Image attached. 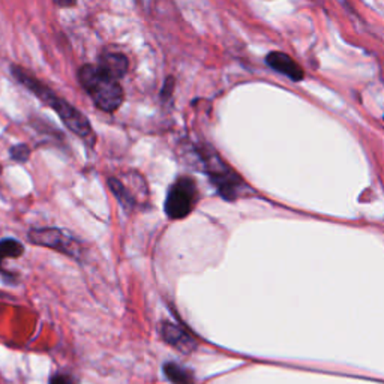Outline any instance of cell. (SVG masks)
<instances>
[{
    "instance_id": "obj_6",
    "label": "cell",
    "mask_w": 384,
    "mask_h": 384,
    "mask_svg": "<svg viewBox=\"0 0 384 384\" xmlns=\"http://www.w3.org/2000/svg\"><path fill=\"white\" fill-rule=\"evenodd\" d=\"M98 66L107 75L119 81L126 75L130 62H128V57L123 53H119V51H104L99 56Z\"/></svg>"
},
{
    "instance_id": "obj_16",
    "label": "cell",
    "mask_w": 384,
    "mask_h": 384,
    "mask_svg": "<svg viewBox=\"0 0 384 384\" xmlns=\"http://www.w3.org/2000/svg\"><path fill=\"white\" fill-rule=\"evenodd\" d=\"M0 264H2V257H0Z\"/></svg>"
},
{
    "instance_id": "obj_3",
    "label": "cell",
    "mask_w": 384,
    "mask_h": 384,
    "mask_svg": "<svg viewBox=\"0 0 384 384\" xmlns=\"http://www.w3.org/2000/svg\"><path fill=\"white\" fill-rule=\"evenodd\" d=\"M199 200L197 183L190 176H181L170 186L165 199V215L170 219H183L194 210Z\"/></svg>"
},
{
    "instance_id": "obj_2",
    "label": "cell",
    "mask_w": 384,
    "mask_h": 384,
    "mask_svg": "<svg viewBox=\"0 0 384 384\" xmlns=\"http://www.w3.org/2000/svg\"><path fill=\"white\" fill-rule=\"evenodd\" d=\"M77 77L93 104L102 112L114 113L123 104L125 93L122 86L102 71L98 65H83Z\"/></svg>"
},
{
    "instance_id": "obj_4",
    "label": "cell",
    "mask_w": 384,
    "mask_h": 384,
    "mask_svg": "<svg viewBox=\"0 0 384 384\" xmlns=\"http://www.w3.org/2000/svg\"><path fill=\"white\" fill-rule=\"evenodd\" d=\"M28 239L30 243L42 246V248L54 250L75 260L81 259L83 250L80 242L61 228H53V227L33 228L28 233Z\"/></svg>"
},
{
    "instance_id": "obj_5",
    "label": "cell",
    "mask_w": 384,
    "mask_h": 384,
    "mask_svg": "<svg viewBox=\"0 0 384 384\" xmlns=\"http://www.w3.org/2000/svg\"><path fill=\"white\" fill-rule=\"evenodd\" d=\"M201 159L210 181L218 188L219 194L225 200H234L239 195V186L242 185V179H239L233 170L225 165L224 161H221L215 153H201Z\"/></svg>"
},
{
    "instance_id": "obj_10",
    "label": "cell",
    "mask_w": 384,
    "mask_h": 384,
    "mask_svg": "<svg viewBox=\"0 0 384 384\" xmlns=\"http://www.w3.org/2000/svg\"><path fill=\"white\" fill-rule=\"evenodd\" d=\"M164 372L167 378L173 384H194V375L190 370L183 368L179 363L168 362L164 366Z\"/></svg>"
},
{
    "instance_id": "obj_8",
    "label": "cell",
    "mask_w": 384,
    "mask_h": 384,
    "mask_svg": "<svg viewBox=\"0 0 384 384\" xmlns=\"http://www.w3.org/2000/svg\"><path fill=\"white\" fill-rule=\"evenodd\" d=\"M267 65L272 68V70L278 71L279 74L287 75L288 79H292L293 81H301L303 80V70L299 66L292 57L284 54V53H278V51H273L267 57H266Z\"/></svg>"
},
{
    "instance_id": "obj_15",
    "label": "cell",
    "mask_w": 384,
    "mask_h": 384,
    "mask_svg": "<svg viewBox=\"0 0 384 384\" xmlns=\"http://www.w3.org/2000/svg\"><path fill=\"white\" fill-rule=\"evenodd\" d=\"M54 5L59 8H71V6H75L77 3L75 2H54Z\"/></svg>"
},
{
    "instance_id": "obj_13",
    "label": "cell",
    "mask_w": 384,
    "mask_h": 384,
    "mask_svg": "<svg viewBox=\"0 0 384 384\" xmlns=\"http://www.w3.org/2000/svg\"><path fill=\"white\" fill-rule=\"evenodd\" d=\"M173 90H174V79H173V77H168V79L164 83V86H162L161 98L162 99H170L173 95Z\"/></svg>"
},
{
    "instance_id": "obj_7",
    "label": "cell",
    "mask_w": 384,
    "mask_h": 384,
    "mask_svg": "<svg viewBox=\"0 0 384 384\" xmlns=\"http://www.w3.org/2000/svg\"><path fill=\"white\" fill-rule=\"evenodd\" d=\"M161 335L164 338L165 343L179 350H183V352H191V350L195 347V341L192 339V336L188 334L185 329L177 326V324L168 323V321L162 323Z\"/></svg>"
},
{
    "instance_id": "obj_11",
    "label": "cell",
    "mask_w": 384,
    "mask_h": 384,
    "mask_svg": "<svg viewBox=\"0 0 384 384\" xmlns=\"http://www.w3.org/2000/svg\"><path fill=\"white\" fill-rule=\"evenodd\" d=\"M23 252V243L15 241V239H3V241H0V257H2V260L21 257Z\"/></svg>"
},
{
    "instance_id": "obj_12",
    "label": "cell",
    "mask_w": 384,
    "mask_h": 384,
    "mask_svg": "<svg viewBox=\"0 0 384 384\" xmlns=\"http://www.w3.org/2000/svg\"><path fill=\"white\" fill-rule=\"evenodd\" d=\"M11 158L17 162H26L30 156V148L28 144H15L10 149Z\"/></svg>"
},
{
    "instance_id": "obj_1",
    "label": "cell",
    "mask_w": 384,
    "mask_h": 384,
    "mask_svg": "<svg viewBox=\"0 0 384 384\" xmlns=\"http://www.w3.org/2000/svg\"><path fill=\"white\" fill-rule=\"evenodd\" d=\"M11 72L17 81L23 84V86L32 93H35L39 101L44 102L46 105H48L59 117H61V121L66 125L68 130L74 132L75 135H79L81 140L89 144V146L95 144L97 135L93 132V128L89 123L88 117L84 116L80 110H77L70 102L59 97L53 89L47 86V84L35 79V77L29 74L28 71H24L21 66L12 65Z\"/></svg>"
},
{
    "instance_id": "obj_14",
    "label": "cell",
    "mask_w": 384,
    "mask_h": 384,
    "mask_svg": "<svg viewBox=\"0 0 384 384\" xmlns=\"http://www.w3.org/2000/svg\"><path fill=\"white\" fill-rule=\"evenodd\" d=\"M50 384H74L71 377H68L65 374H57L50 380Z\"/></svg>"
},
{
    "instance_id": "obj_9",
    "label": "cell",
    "mask_w": 384,
    "mask_h": 384,
    "mask_svg": "<svg viewBox=\"0 0 384 384\" xmlns=\"http://www.w3.org/2000/svg\"><path fill=\"white\" fill-rule=\"evenodd\" d=\"M108 186H110V190H112L114 197L117 199V201L121 203L126 210H132L137 206H140V204H139L140 201L137 200L135 194L125 183L119 181V179L110 177L108 179Z\"/></svg>"
}]
</instances>
